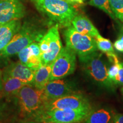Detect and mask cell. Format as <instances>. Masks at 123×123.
<instances>
[{"mask_svg": "<svg viewBox=\"0 0 123 123\" xmlns=\"http://www.w3.org/2000/svg\"><path fill=\"white\" fill-rule=\"evenodd\" d=\"M41 29L31 23L25 22L10 42L0 51V59L10 57L34 42H39L43 37Z\"/></svg>", "mask_w": 123, "mask_h": 123, "instance_id": "7a4b0ae2", "label": "cell"}, {"mask_svg": "<svg viewBox=\"0 0 123 123\" xmlns=\"http://www.w3.org/2000/svg\"><path fill=\"white\" fill-rule=\"evenodd\" d=\"M35 6L59 27H67L78 15V12L72 4L61 0H38Z\"/></svg>", "mask_w": 123, "mask_h": 123, "instance_id": "6da1fadb", "label": "cell"}, {"mask_svg": "<svg viewBox=\"0 0 123 123\" xmlns=\"http://www.w3.org/2000/svg\"><path fill=\"white\" fill-rule=\"evenodd\" d=\"M114 123H123V113H115Z\"/></svg>", "mask_w": 123, "mask_h": 123, "instance_id": "cb8c5ba5", "label": "cell"}, {"mask_svg": "<svg viewBox=\"0 0 123 123\" xmlns=\"http://www.w3.org/2000/svg\"><path fill=\"white\" fill-rule=\"evenodd\" d=\"M0 97H1V93H0Z\"/></svg>", "mask_w": 123, "mask_h": 123, "instance_id": "1f68e13d", "label": "cell"}, {"mask_svg": "<svg viewBox=\"0 0 123 123\" xmlns=\"http://www.w3.org/2000/svg\"><path fill=\"white\" fill-rule=\"evenodd\" d=\"M35 70L29 68L21 62L12 63L5 69L2 76L17 78L26 84L34 86Z\"/></svg>", "mask_w": 123, "mask_h": 123, "instance_id": "8fae6325", "label": "cell"}, {"mask_svg": "<svg viewBox=\"0 0 123 123\" xmlns=\"http://www.w3.org/2000/svg\"><path fill=\"white\" fill-rule=\"evenodd\" d=\"M43 90L47 101L76 93L73 84L61 79L50 80Z\"/></svg>", "mask_w": 123, "mask_h": 123, "instance_id": "30bf717a", "label": "cell"}, {"mask_svg": "<svg viewBox=\"0 0 123 123\" xmlns=\"http://www.w3.org/2000/svg\"><path fill=\"white\" fill-rule=\"evenodd\" d=\"M31 1H33V2H37V1H38V0H31Z\"/></svg>", "mask_w": 123, "mask_h": 123, "instance_id": "f546056e", "label": "cell"}, {"mask_svg": "<svg viewBox=\"0 0 123 123\" xmlns=\"http://www.w3.org/2000/svg\"><path fill=\"white\" fill-rule=\"evenodd\" d=\"M109 3L116 19L123 22V0H109Z\"/></svg>", "mask_w": 123, "mask_h": 123, "instance_id": "d6986e66", "label": "cell"}, {"mask_svg": "<svg viewBox=\"0 0 123 123\" xmlns=\"http://www.w3.org/2000/svg\"><path fill=\"white\" fill-rule=\"evenodd\" d=\"M91 112L70 109L43 110L33 119L39 123H81L85 121Z\"/></svg>", "mask_w": 123, "mask_h": 123, "instance_id": "5b68a950", "label": "cell"}, {"mask_svg": "<svg viewBox=\"0 0 123 123\" xmlns=\"http://www.w3.org/2000/svg\"><path fill=\"white\" fill-rule=\"evenodd\" d=\"M85 0H71L74 4H82Z\"/></svg>", "mask_w": 123, "mask_h": 123, "instance_id": "484cf974", "label": "cell"}, {"mask_svg": "<svg viewBox=\"0 0 123 123\" xmlns=\"http://www.w3.org/2000/svg\"><path fill=\"white\" fill-rule=\"evenodd\" d=\"M119 38H121V39H123V25L121 26L120 30V33H119Z\"/></svg>", "mask_w": 123, "mask_h": 123, "instance_id": "d4e9b609", "label": "cell"}, {"mask_svg": "<svg viewBox=\"0 0 123 123\" xmlns=\"http://www.w3.org/2000/svg\"><path fill=\"white\" fill-rule=\"evenodd\" d=\"M98 50L105 53L108 59L113 57L116 54L114 51L113 46L110 39L103 37L100 34L95 38Z\"/></svg>", "mask_w": 123, "mask_h": 123, "instance_id": "e0dca14e", "label": "cell"}, {"mask_svg": "<svg viewBox=\"0 0 123 123\" xmlns=\"http://www.w3.org/2000/svg\"><path fill=\"white\" fill-rule=\"evenodd\" d=\"M121 92H122L123 94V87H122V88H121Z\"/></svg>", "mask_w": 123, "mask_h": 123, "instance_id": "4dcf8cb0", "label": "cell"}, {"mask_svg": "<svg viewBox=\"0 0 123 123\" xmlns=\"http://www.w3.org/2000/svg\"><path fill=\"white\" fill-rule=\"evenodd\" d=\"M1 24H0V26H1Z\"/></svg>", "mask_w": 123, "mask_h": 123, "instance_id": "d6a6232c", "label": "cell"}, {"mask_svg": "<svg viewBox=\"0 0 123 123\" xmlns=\"http://www.w3.org/2000/svg\"><path fill=\"white\" fill-rule=\"evenodd\" d=\"M113 47L117 51L123 53V39L121 38H118L114 43Z\"/></svg>", "mask_w": 123, "mask_h": 123, "instance_id": "603a6c76", "label": "cell"}, {"mask_svg": "<svg viewBox=\"0 0 123 123\" xmlns=\"http://www.w3.org/2000/svg\"><path fill=\"white\" fill-rule=\"evenodd\" d=\"M2 75L0 72V91H2Z\"/></svg>", "mask_w": 123, "mask_h": 123, "instance_id": "4316f807", "label": "cell"}, {"mask_svg": "<svg viewBox=\"0 0 123 123\" xmlns=\"http://www.w3.org/2000/svg\"><path fill=\"white\" fill-rule=\"evenodd\" d=\"M55 109L91 111V105L87 98L80 94L75 93L47 101L44 104L43 110H53Z\"/></svg>", "mask_w": 123, "mask_h": 123, "instance_id": "ba28073f", "label": "cell"}, {"mask_svg": "<svg viewBox=\"0 0 123 123\" xmlns=\"http://www.w3.org/2000/svg\"><path fill=\"white\" fill-rule=\"evenodd\" d=\"M81 67L86 74L95 83L105 88H113L115 84L108 76L107 63L103 54L98 51L90 54L79 56Z\"/></svg>", "mask_w": 123, "mask_h": 123, "instance_id": "3957f363", "label": "cell"}, {"mask_svg": "<svg viewBox=\"0 0 123 123\" xmlns=\"http://www.w3.org/2000/svg\"><path fill=\"white\" fill-rule=\"evenodd\" d=\"M2 92L5 96L16 95L18 92L26 83L17 78L10 76H2Z\"/></svg>", "mask_w": 123, "mask_h": 123, "instance_id": "2e32d148", "label": "cell"}, {"mask_svg": "<svg viewBox=\"0 0 123 123\" xmlns=\"http://www.w3.org/2000/svg\"><path fill=\"white\" fill-rule=\"evenodd\" d=\"M52 70L51 63L42 64L35 72L34 86L39 90H42L50 80Z\"/></svg>", "mask_w": 123, "mask_h": 123, "instance_id": "9a60e30c", "label": "cell"}, {"mask_svg": "<svg viewBox=\"0 0 123 123\" xmlns=\"http://www.w3.org/2000/svg\"><path fill=\"white\" fill-rule=\"evenodd\" d=\"M21 123H39L36 122V121H25V122H23Z\"/></svg>", "mask_w": 123, "mask_h": 123, "instance_id": "f1b7e54d", "label": "cell"}, {"mask_svg": "<svg viewBox=\"0 0 123 123\" xmlns=\"http://www.w3.org/2000/svg\"><path fill=\"white\" fill-rule=\"evenodd\" d=\"M115 113L111 111L101 108L90 112L84 123H114Z\"/></svg>", "mask_w": 123, "mask_h": 123, "instance_id": "5bb4252c", "label": "cell"}, {"mask_svg": "<svg viewBox=\"0 0 123 123\" xmlns=\"http://www.w3.org/2000/svg\"><path fill=\"white\" fill-rule=\"evenodd\" d=\"M113 83L115 84L123 85V62H120L119 72L115 77Z\"/></svg>", "mask_w": 123, "mask_h": 123, "instance_id": "7402d4cb", "label": "cell"}, {"mask_svg": "<svg viewBox=\"0 0 123 123\" xmlns=\"http://www.w3.org/2000/svg\"><path fill=\"white\" fill-rule=\"evenodd\" d=\"M25 7L19 0H0V24L24 17Z\"/></svg>", "mask_w": 123, "mask_h": 123, "instance_id": "9c48e42d", "label": "cell"}, {"mask_svg": "<svg viewBox=\"0 0 123 123\" xmlns=\"http://www.w3.org/2000/svg\"><path fill=\"white\" fill-rule=\"evenodd\" d=\"M72 26L79 33L95 38L100 34L93 24L87 17L76 15L72 21Z\"/></svg>", "mask_w": 123, "mask_h": 123, "instance_id": "4fadbf2b", "label": "cell"}, {"mask_svg": "<svg viewBox=\"0 0 123 123\" xmlns=\"http://www.w3.org/2000/svg\"><path fill=\"white\" fill-rule=\"evenodd\" d=\"M58 29H59V26L58 25H55L50 29L51 35L48 50L46 53L41 56L42 64L53 63L63 48Z\"/></svg>", "mask_w": 123, "mask_h": 123, "instance_id": "7c38bea8", "label": "cell"}, {"mask_svg": "<svg viewBox=\"0 0 123 123\" xmlns=\"http://www.w3.org/2000/svg\"><path fill=\"white\" fill-rule=\"evenodd\" d=\"M76 53L67 46L63 47L52 63L50 80L62 79L73 74L76 68Z\"/></svg>", "mask_w": 123, "mask_h": 123, "instance_id": "52a82bcc", "label": "cell"}, {"mask_svg": "<svg viewBox=\"0 0 123 123\" xmlns=\"http://www.w3.org/2000/svg\"><path fill=\"white\" fill-rule=\"evenodd\" d=\"M120 64V62H119V59L116 60L113 63V65L111 66L110 68L108 69V78L110 79V80L113 83L115 77H116L118 72H119Z\"/></svg>", "mask_w": 123, "mask_h": 123, "instance_id": "44dd1931", "label": "cell"}, {"mask_svg": "<svg viewBox=\"0 0 123 123\" xmlns=\"http://www.w3.org/2000/svg\"><path fill=\"white\" fill-rule=\"evenodd\" d=\"M15 96L19 101L22 114L33 119L42 111L47 101L43 89L39 90L29 84L25 85Z\"/></svg>", "mask_w": 123, "mask_h": 123, "instance_id": "277c9868", "label": "cell"}, {"mask_svg": "<svg viewBox=\"0 0 123 123\" xmlns=\"http://www.w3.org/2000/svg\"><path fill=\"white\" fill-rule=\"evenodd\" d=\"M88 4L92 6L96 7L100 9L104 13L107 14L112 19L114 20L117 19L111 9L109 0H90Z\"/></svg>", "mask_w": 123, "mask_h": 123, "instance_id": "ac0fdd59", "label": "cell"}, {"mask_svg": "<svg viewBox=\"0 0 123 123\" xmlns=\"http://www.w3.org/2000/svg\"><path fill=\"white\" fill-rule=\"evenodd\" d=\"M61 1H65V2H67L69 3V4H72V5H74V4L73 2H72L71 0H61Z\"/></svg>", "mask_w": 123, "mask_h": 123, "instance_id": "83f0119b", "label": "cell"}, {"mask_svg": "<svg viewBox=\"0 0 123 123\" xmlns=\"http://www.w3.org/2000/svg\"><path fill=\"white\" fill-rule=\"evenodd\" d=\"M63 35L66 46L79 56H85L98 51L95 38L79 33L72 25L66 27Z\"/></svg>", "mask_w": 123, "mask_h": 123, "instance_id": "8992f818", "label": "cell"}, {"mask_svg": "<svg viewBox=\"0 0 123 123\" xmlns=\"http://www.w3.org/2000/svg\"><path fill=\"white\" fill-rule=\"evenodd\" d=\"M21 26H22V25H19L17 26L14 27L10 31H9L6 34L0 37V51L2 50L10 42V41L14 36V35L21 29Z\"/></svg>", "mask_w": 123, "mask_h": 123, "instance_id": "ffe728a7", "label": "cell"}]
</instances>
